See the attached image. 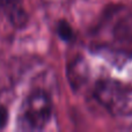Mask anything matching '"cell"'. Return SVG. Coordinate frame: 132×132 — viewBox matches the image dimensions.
Wrapping results in <instances>:
<instances>
[{"label":"cell","mask_w":132,"mask_h":132,"mask_svg":"<svg viewBox=\"0 0 132 132\" xmlns=\"http://www.w3.org/2000/svg\"><path fill=\"white\" fill-rule=\"evenodd\" d=\"M52 114L51 100L45 92L37 89L28 95L23 102L19 116L21 130L37 131L48 124Z\"/></svg>","instance_id":"2"},{"label":"cell","mask_w":132,"mask_h":132,"mask_svg":"<svg viewBox=\"0 0 132 132\" xmlns=\"http://www.w3.org/2000/svg\"><path fill=\"white\" fill-rule=\"evenodd\" d=\"M95 98L115 116H132V80L104 79L96 84Z\"/></svg>","instance_id":"1"},{"label":"cell","mask_w":132,"mask_h":132,"mask_svg":"<svg viewBox=\"0 0 132 132\" xmlns=\"http://www.w3.org/2000/svg\"><path fill=\"white\" fill-rule=\"evenodd\" d=\"M7 121H8V112H7V109L4 105L0 104V129H2L6 125Z\"/></svg>","instance_id":"5"},{"label":"cell","mask_w":132,"mask_h":132,"mask_svg":"<svg viewBox=\"0 0 132 132\" xmlns=\"http://www.w3.org/2000/svg\"><path fill=\"white\" fill-rule=\"evenodd\" d=\"M58 34L60 35V37L64 39H68L72 36V30H71L70 26L66 22H62L58 26Z\"/></svg>","instance_id":"4"},{"label":"cell","mask_w":132,"mask_h":132,"mask_svg":"<svg viewBox=\"0 0 132 132\" xmlns=\"http://www.w3.org/2000/svg\"><path fill=\"white\" fill-rule=\"evenodd\" d=\"M2 9H7L9 12L12 20L15 23L23 22L24 20V13L21 9L18 0H0V12Z\"/></svg>","instance_id":"3"}]
</instances>
